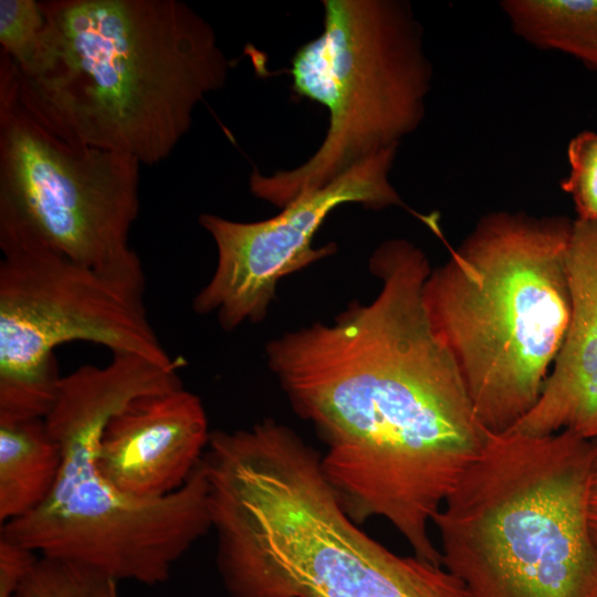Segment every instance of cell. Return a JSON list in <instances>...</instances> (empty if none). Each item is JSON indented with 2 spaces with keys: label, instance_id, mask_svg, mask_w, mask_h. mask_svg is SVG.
Returning <instances> with one entry per match:
<instances>
[{
  "label": "cell",
  "instance_id": "5b68a950",
  "mask_svg": "<svg viewBox=\"0 0 597 597\" xmlns=\"http://www.w3.org/2000/svg\"><path fill=\"white\" fill-rule=\"evenodd\" d=\"M179 375L145 357L113 354L104 366L62 376L48 428L61 451L55 484L28 515L1 525V537L42 557L94 568L117 582L165 583L174 565L211 530L202 464L177 491L142 501L116 491L95 457L108 421L133 400L176 388Z\"/></svg>",
  "mask_w": 597,
  "mask_h": 597
},
{
  "label": "cell",
  "instance_id": "277c9868",
  "mask_svg": "<svg viewBox=\"0 0 597 597\" xmlns=\"http://www.w3.org/2000/svg\"><path fill=\"white\" fill-rule=\"evenodd\" d=\"M572 224L491 213L425 282L430 324L491 432L532 410L565 339Z\"/></svg>",
  "mask_w": 597,
  "mask_h": 597
},
{
  "label": "cell",
  "instance_id": "ba28073f",
  "mask_svg": "<svg viewBox=\"0 0 597 597\" xmlns=\"http://www.w3.org/2000/svg\"><path fill=\"white\" fill-rule=\"evenodd\" d=\"M0 419L45 418L54 350L88 342L171 366L144 302L145 276L114 275L35 242L0 239Z\"/></svg>",
  "mask_w": 597,
  "mask_h": 597
},
{
  "label": "cell",
  "instance_id": "e0dca14e",
  "mask_svg": "<svg viewBox=\"0 0 597 597\" xmlns=\"http://www.w3.org/2000/svg\"><path fill=\"white\" fill-rule=\"evenodd\" d=\"M567 156L569 174L562 188L570 196L577 219L597 222V133L576 135L568 144Z\"/></svg>",
  "mask_w": 597,
  "mask_h": 597
},
{
  "label": "cell",
  "instance_id": "30bf717a",
  "mask_svg": "<svg viewBox=\"0 0 597 597\" xmlns=\"http://www.w3.org/2000/svg\"><path fill=\"white\" fill-rule=\"evenodd\" d=\"M396 151L397 147L384 149L327 185L303 191L269 219L240 222L200 214L199 224L217 249V265L193 298V310L216 314L226 331L262 321L281 279L336 252L333 242L313 247L333 210L345 203L374 210L404 205L389 181Z\"/></svg>",
  "mask_w": 597,
  "mask_h": 597
},
{
  "label": "cell",
  "instance_id": "3957f363",
  "mask_svg": "<svg viewBox=\"0 0 597 597\" xmlns=\"http://www.w3.org/2000/svg\"><path fill=\"white\" fill-rule=\"evenodd\" d=\"M203 469L231 597H472L442 565L397 555L362 532L318 453L282 423L220 434Z\"/></svg>",
  "mask_w": 597,
  "mask_h": 597
},
{
  "label": "cell",
  "instance_id": "d6986e66",
  "mask_svg": "<svg viewBox=\"0 0 597 597\" xmlns=\"http://www.w3.org/2000/svg\"><path fill=\"white\" fill-rule=\"evenodd\" d=\"M597 597V596H596Z\"/></svg>",
  "mask_w": 597,
  "mask_h": 597
},
{
  "label": "cell",
  "instance_id": "5bb4252c",
  "mask_svg": "<svg viewBox=\"0 0 597 597\" xmlns=\"http://www.w3.org/2000/svg\"><path fill=\"white\" fill-rule=\"evenodd\" d=\"M502 7L522 38L597 71V0H509Z\"/></svg>",
  "mask_w": 597,
  "mask_h": 597
},
{
  "label": "cell",
  "instance_id": "52a82bcc",
  "mask_svg": "<svg viewBox=\"0 0 597 597\" xmlns=\"http://www.w3.org/2000/svg\"><path fill=\"white\" fill-rule=\"evenodd\" d=\"M323 30L291 60L294 92L323 105L328 128L300 166L249 180L283 208L379 151L398 147L425 114L431 65L410 6L397 0H324Z\"/></svg>",
  "mask_w": 597,
  "mask_h": 597
},
{
  "label": "cell",
  "instance_id": "9c48e42d",
  "mask_svg": "<svg viewBox=\"0 0 597 597\" xmlns=\"http://www.w3.org/2000/svg\"><path fill=\"white\" fill-rule=\"evenodd\" d=\"M140 163L70 144L20 104L0 57V239L39 243L81 264L143 277L129 233L139 211Z\"/></svg>",
  "mask_w": 597,
  "mask_h": 597
},
{
  "label": "cell",
  "instance_id": "ac0fdd59",
  "mask_svg": "<svg viewBox=\"0 0 597 597\" xmlns=\"http://www.w3.org/2000/svg\"><path fill=\"white\" fill-rule=\"evenodd\" d=\"M588 524L591 537L597 546V455L593 468L589 488Z\"/></svg>",
  "mask_w": 597,
  "mask_h": 597
},
{
  "label": "cell",
  "instance_id": "7a4b0ae2",
  "mask_svg": "<svg viewBox=\"0 0 597 597\" xmlns=\"http://www.w3.org/2000/svg\"><path fill=\"white\" fill-rule=\"evenodd\" d=\"M31 66L10 60L23 108L56 137L166 159L197 105L226 85L230 62L208 21L177 0L40 1ZM2 53V52H1Z\"/></svg>",
  "mask_w": 597,
  "mask_h": 597
},
{
  "label": "cell",
  "instance_id": "8992f818",
  "mask_svg": "<svg viewBox=\"0 0 597 597\" xmlns=\"http://www.w3.org/2000/svg\"><path fill=\"white\" fill-rule=\"evenodd\" d=\"M596 455L569 431H489L433 519L441 565L472 597H596Z\"/></svg>",
  "mask_w": 597,
  "mask_h": 597
},
{
  "label": "cell",
  "instance_id": "4fadbf2b",
  "mask_svg": "<svg viewBox=\"0 0 597 597\" xmlns=\"http://www.w3.org/2000/svg\"><path fill=\"white\" fill-rule=\"evenodd\" d=\"M61 451L44 418L0 419L1 525L36 510L51 493Z\"/></svg>",
  "mask_w": 597,
  "mask_h": 597
},
{
  "label": "cell",
  "instance_id": "7c38bea8",
  "mask_svg": "<svg viewBox=\"0 0 597 597\" xmlns=\"http://www.w3.org/2000/svg\"><path fill=\"white\" fill-rule=\"evenodd\" d=\"M569 326L532 410L510 430L569 431L597 446V222L573 221L567 248Z\"/></svg>",
  "mask_w": 597,
  "mask_h": 597
},
{
  "label": "cell",
  "instance_id": "9a60e30c",
  "mask_svg": "<svg viewBox=\"0 0 597 597\" xmlns=\"http://www.w3.org/2000/svg\"><path fill=\"white\" fill-rule=\"evenodd\" d=\"M117 583L85 565L39 556L13 597H119Z\"/></svg>",
  "mask_w": 597,
  "mask_h": 597
},
{
  "label": "cell",
  "instance_id": "8fae6325",
  "mask_svg": "<svg viewBox=\"0 0 597 597\" xmlns=\"http://www.w3.org/2000/svg\"><path fill=\"white\" fill-rule=\"evenodd\" d=\"M210 434L200 398L182 386L146 395L108 421L96 452V469L124 495L161 499L188 481Z\"/></svg>",
  "mask_w": 597,
  "mask_h": 597
},
{
  "label": "cell",
  "instance_id": "2e32d148",
  "mask_svg": "<svg viewBox=\"0 0 597 597\" xmlns=\"http://www.w3.org/2000/svg\"><path fill=\"white\" fill-rule=\"evenodd\" d=\"M45 17L39 1H0V43L19 72L27 71L41 44Z\"/></svg>",
  "mask_w": 597,
  "mask_h": 597
},
{
  "label": "cell",
  "instance_id": "6da1fadb",
  "mask_svg": "<svg viewBox=\"0 0 597 597\" xmlns=\"http://www.w3.org/2000/svg\"><path fill=\"white\" fill-rule=\"evenodd\" d=\"M380 290L332 323L270 341V370L326 444L322 469L355 523L388 521L411 548L483 449L478 418L423 303L425 252L390 239L369 259Z\"/></svg>",
  "mask_w": 597,
  "mask_h": 597
}]
</instances>
